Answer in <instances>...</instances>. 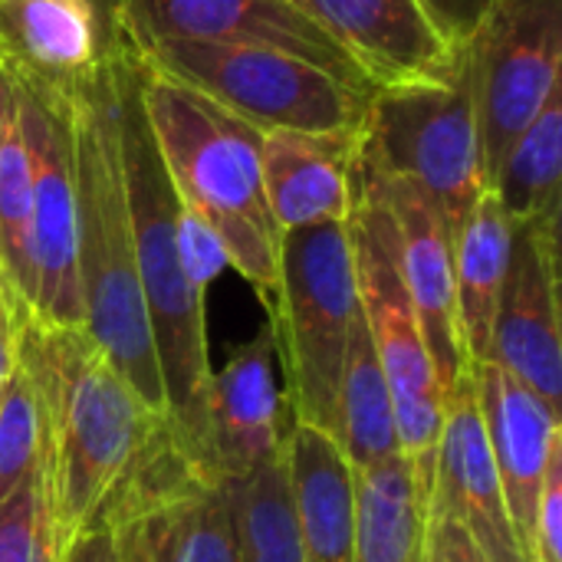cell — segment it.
I'll use <instances>...</instances> for the list:
<instances>
[{"instance_id": "obj_11", "label": "cell", "mask_w": 562, "mask_h": 562, "mask_svg": "<svg viewBox=\"0 0 562 562\" xmlns=\"http://www.w3.org/2000/svg\"><path fill=\"white\" fill-rule=\"evenodd\" d=\"M237 487L240 481L201 477L171 438L102 504L115 517H135L148 562H244Z\"/></svg>"}, {"instance_id": "obj_30", "label": "cell", "mask_w": 562, "mask_h": 562, "mask_svg": "<svg viewBox=\"0 0 562 562\" xmlns=\"http://www.w3.org/2000/svg\"><path fill=\"white\" fill-rule=\"evenodd\" d=\"M533 562H562V438L553 445L537 504Z\"/></svg>"}, {"instance_id": "obj_14", "label": "cell", "mask_w": 562, "mask_h": 562, "mask_svg": "<svg viewBox=\"0 0 562 562\" xmlns=\"http://www.w3.org/2000/svg\"><path fill=\"white\" fill-rule=\"evenodd\" d=\"M487 362L562 412L560 217L517 224Z\"/></svg>"}, {"instance_id": "obj_26", "label": "cell", "mask_w": 562, "mask_h": 562, "mask_svg": "<svg viewBox=\"0 0 562 562\" xmlns=\"http://www.w3.org/2000/svg\"><path fill=\"white\" fill-rule=\"evenodd\" d=\"M237 533L244 562H303L283 451L254 468L237 487Z\"/></svg>"}, {"instance_id": "obj_4", "label": "cell", "mask_w": 562, "mask_h": 562, "mask_svg": "<svg viewBox=\"0 0 562 562\" xmlns=\"http://www.w3.org/2000/svg\"><path fill=\"white\" fill-rule=\"evenodd\" d=\"M138 92L178 201L214 227L231 267L270 310L280 267V227L263 194L260 132L207 95L142 63Z\"/></svg>"}, {"instance_id": "obj_19", "label": "cell", "mask_w": 562, "mask_h": 562, "mask_svg": "<svg viewBox=\"0 0 562 562\" xmlns=\"http://www.w3.org/2000/svg\"><path fill=\"white\" fill-rule=\"evenodd\" d=\"M112 7L105 0H0V59L43 86H69L105 56Z\"/></svg>"}, {"instance_id": "obj_9", "label": "cell", "mask_w": 562, "mask_h": 562, "mask_svg": "<svg viewBox=\"0 0 562 562\" xmlns=\"http://www.w3.org/2000/svg\"><path fill=\"white\" fill-rule=\"evenodd\" d=\"M461 46L491 188L514 138L562 86V0H494Z\"/></svg>"}, {"instance_id": "obj_38", "label": "cell", "mask_w": 562, "mask_h": 562, "mask_svg": "<svg viewBox=\"0 0 562 562\" xmlns=\"http://www.w3.org/2000/svg\"><path fill=\"white\" fill-rule=\"evenodd\" d=\"M105 3H109V7H112V0H105Z\"/></svg>"}, {"instance_id": "obj_28", "label": "cell", "mask_w": 562, "mask_h": 562, "mask_svg": "<svg viewBox=\"0 0 562 562\" xmlns=\"http://www.w3.org/2000/svg\"><path fill=\"white\" fill-rule=\"evenodd\" d=\"M46 454L40 468L0 504V562H56Z\"/></svg>"}, {"instance_id": "obj_21", "label": "cell", "mask_w": 562, "mask_h": 562, "mask_svg": "<svg viewBox=\"0 0 562 562\" xmlns=\"http://www.w3.org/2000/svg\"><path fill=\"white\" fill-rule=\"evenodd\" d=\"M517 224L504 214L491 191L468 211L454 234V303L471 366L491 359L494 316L507 280Z\"/></svg>"}, {"instance_id": "obj_39", "label": "cell", "mask_w": 562, "mask_h": 562, "mask_svg": "<svg viewBox=\"0 0 562 562\" xmlns=\"http://www.w3.org/2000/svg\"><path fill=\"white\" fill-rule=\"evenodd\" d=\"M112 3H115V0H112Z\"/></svg>"}, {"instance_id": "obj_25", "label": "cell", "mask_w": 562, "mask_h": 562, "mask_svg": "<svg viewBox=\"0 0 562 562\" xmlns=\"http://www.w3.org/2000/svg\"><path fill=\"white\" fill-rule=\"evenodd\" d=\"M514 224L560 217L562 201V86L507 148L491 188Z\"/></svg>"}, {"instance_id": "obj_10", "label": "cell", "mask_w": 562, "mask_h": 562, "mask_svg": "<svg viewBox=\"0 0 562 562\" xmlns=\"http://www.w3.org/2000/svg\"><path fill=\"white\" fill-rule=\"evenodd\" d=\"M13 82L33 181V316L49 326H82L76 273V181L66 105L53 86L20 72H13Z\"/></svg>"}, {"instance_id": "obj_3", "label": "cell", "mask_w": 562, "mask_h": 562, "mask_svg": "<svg viewBox=\"0 0 562 562\" xmlns=\"http://www.w3.org/2000/svg\"><path fill=\"white\" fill-rule=\"evenodd\" d=\"M115 53V122H119V161L125 204L132 221L135 267L145 296V313L151 326L155 359L161 372V389L168 402V425L184 451L188 464L201 474L207 468V389H211V356H207V319L204 303L178 260L175 217L178 194L155 148L142 92L138 63L132 49L112 30Z\"/></svg>"}, {"instance_id": "obj_31", "label": "cell", "mask_w": 562, "mask_h": 562, "mask_svg": "<svg viewBox=\"0 0 562 562\" xmlns=\"http://www.w3.org/2000/svg\"><path fill=\"white\" fill-rule=\"evenodd\" d=\"M56 562H122L115 514L105 504H99L82 520V527L63 543Z\"/></svg>"}, {"instance_id": "obj_35", "label": "cell", "mask_w": 562, "mask_h": 562, "mask_svg": "<svg viewBox=\"0 0 562 562\" xmlns=\"http://www.w3.org/2000/svg\"><path fill=\"white\" fill-rule=\"evenodd\" d=\"M10 369H13V329H10L7 313L0 306V382L7 379Z\"/></svg>"}, {"instance_id": "obj_15", "label": "cell", "mask_w": 562, "mask_h": 562, "mask_svg": "<svg viewBox=\"0 0 562 562\" xmlns=\"http://www.w3.org/2000/svg\"><path fill=\"white\" fill-rule=\"evenodd\" d=\"M207 481H244L277 458L293 425L273 323L247 339L207 389Z\"/></svg>"}, {"instance_id": "obj_27", "label": "cell", "mask_w": 562, "mask_h": 562, "mask_svg": "<svg viewBox=\"0 0 562 562\" xmlns=\"http://www.w3.org/2000/svg\"><path fill=\"white\" fill-rule=\"evenodd\" d=\"M46 454V425L26 372L13 362L0 382V504L40 468Z\"/></svg>"}, {"instance_id": "obj_20", "label": "cell", "mask_w": 562, "mask_h": 562, "mask_svg": "<svg viewBox=\"0 0 562 562\" xmlns=\"http://www.w3.org/2000/svg\"><path fill=\"white\" fill-rule=\"evenodd\" d=\"M286 487L303 562H352L356 553V471L339 445L293 422L283 445Z\"/></svg>"}, {"instance_id": "obj_7", "label": "cell", "mask_w": 562, "mask_h": 562, "mask_svg": "<svg viewBox=\"0 0 562 562\" xmlns=\"http://www.w3.org/2000/svg\"><path fill=\"white\" fill-rule=\"evenodd\" d=\"M346 224L356 257L359 306L392 392L398 448L415 474L418 501L428 510L435 491L438 441L445 425V395L438 389V375L402 280L392 214L382 204V198L356 175L352 211Z\"/></svg>"}, {"instance_id": "obj_33", "label": "cell", "mask_w": 562, "mask_h": 562, "mask_svg": "<svg viewBox=\"0 0 562 562\" xmlns=\"http://www.w3.org/2000/svg\"><path fill=\"white\" fill-rule=\"evenodd\" d=\"M428 550L435 553L438 562H484L471 533L451 517L428 520Z\"/></svg>"}, {"instance_id": "obj_32", "label": "cell", "mask_w": 562, "mask_h": 562, "mask_svg": "<svg viewBox=\"0 0 562 562\" xmlns=\"http://www.w3.org/2000/svg\"><path fill=\"white\" fill-rule=\"evenodd\" d=\"M494 0H422V7L428 10V16L438 23V30L461 46L481 23V16L487 13Z\"/></svg>"}, {"instance_id": "obj_36", "label": "cell", "mask_w": 562, "mask_h": 562, "mask_svg": "<svg viewBox=\"0 0 562 562\" xmlns=\"http://www.w3.org/2000/svg\"><path fill=\"white\" fill-rule=\"evenodd\" d=\"M13 99H16V82H13V72L7 69V63L0 59V125H3Z\"/></svg>"}, {"instance_id": "obj_18", "label": "cell", "mask_w": 562, "mask_h": 562, "mask_svg": "<svg viewBox=\"0 0 562 562\" xmlns=\"http://www.w3.org/2000/svg\"><path fill=\"white\" fill-rule=\"evenodd\" d=\"M359 138L326 132L260 135L263 194L280 234L349 221Z\"/></svg>"}, {"instance_id": "obj_16", "label": "cell", "mask_w": 562, "mask_h": 562, "mask_svg": "<svg viewBox=\"0 0 562 562\" xmlns=\"http://www.w3.org/2000/svg\"><path fill=\"white\" fill-rule=\"evenodd\" d=\"M323 30L352 66L375 86L445 79L458 59L454 46L428 16L422 0H290Z\"/></svg>"}, {"instance_id": "obj_12", "label": "cell", "mask_w": 562, "mask_h": 562, "mask_svg": "<svg viewBox=\"0 0 562 562\" xmlns=\"http://www.w3.org/2000/svg\"><path fill=\"white\" fill-rule=\"evenodd\" d=\"M352 175L366 181L392 214L402 280L415 306L438 375V389L448 405L458 382L471 372V359L458 323V303H454V231L441 204L415 181L379 175L366 168L359 158L352 165Z\"/></svg>"}, {"instance_id": "obj_29", "label": "cell", "mask_w": 562, "mask_h": 562, "mask_svg": "<svg viewBox=\"0 0 562 562\" xmlns=\"http://www.w3.org/2000/svg\"><path fill=\"white\" fill-rule=\"evenodd\" d=\"M175 240H178V260H181V270H184L188 283L201 296H207V286L231 267L221 237L214 234V227L198 211H191L188 204L178 201Z\"/></svg>"}, {"instance_id": "obj_1", "label": "cell", "mask_w": 562, "mask_h": 562, "mask_svg": "<svg viewBox=\"0 0 562 562\" xmlns=\"http://www.w3.org/2000/svg\"><path fill=\"white\" fill-rule=\"evenodd\" d=\"M13 362L43 408L49 510L63 550L109 491L175 431L138 398L86 326L26 316L13 326Z\"/></svg>"}, {"instance_id": "obj_22", "label": "cell", "mask_w": 562, "mask_h": 562, "mask_svg": "<svg viewBox=\"0 0 562 562\" xmlns=\"http://www.w3.org/2000/svg\"><path fill=\"white\" fill-rule=\"evenodd\" d=\"M336 445L352 464V471H366L385 464L402 454L395 431L392 392L366 326L362 306L349 333L342 379H339V405H336Z\"/></svg>"}, {"instance_id": "obj_34", "label": "cell", "mask_w": 562, "mask_h": 562, "mask_svg": "<svg viewBox=\"0 0 562 562\" xmlns=\"http://www.w3.org/2000/svg\"><path fill=\"white\" fill-rule=\"evenodd\" d=\"M115 530H119L122 562H148V557H145V543H142V533H138L135 517H115Z\"/></svg>"}, {"instance_id": "obj_6", "label": "cell", "mask_w": 562, "mask_h": 562, "mask_svg": "<svg viewBox=\"0 0 562 562\" xmlns=\"http://www.w3.org/2000/svg\"><path fill=\"white\" fill-rule=\"evenodd\" d=\"M132 56L142 66L207 95L260 135H362L375 95V89L346 82L303 56L270 46L161 40L132 49Z\"/></svg>"}, {"instance_id": "obj_5", "label": "cell", "mask_w": 562, "mask_h": 562, "mask_svg": "<svg viewBox=\"0 0 562 562\" xmlns=\"http://www.w3.org/2000/svg\"><path fill=\"white\" fill-rule=\"evenodd\" d=\"M359 316V283L349 224H316L280 234L270 323L290 415L336 441V405L346 346Z\"/></svg>"}, {"instance_id": "obj_13", "label": "cell", "mask_w": 562, "mask_h": 562, "mask_svg": "<svg viewBox=\"0 0 562 562\" xmlns=\"http://www.w3.org/2000/svg\"><path fill=\"white\" fill-rule=\"evenodd\" d=\"M112 30L132 49L161 40L270 46L303 56L346 82L375 89L290 0H115Z\"/></svg>"}, {"instance_id": "obj_23", "label": "cell", "mask_w": 562, "mask_h": 562, "mask_svg": "<svg viewBox=\"0 0 562 562\" xmlns=\"http://www.w3.org/2000/svg\"><path fill=\"white\" fill-rule=\"evenodd\" d=\"M428 547V510L415 474L398 454L356 471V553L352 562H422Z\"/></svg>"}, {"instance_id": "obj_24", "label": "cell", "mask_w": 562, "mask_h": 562, "mask_svg": "<svg viewBox=\"0 0 562 562\" xmlns=\"http://www.w3.org/2000/svg\"><path fill=\"white\" fill-rule=\"evenodd\" d=\"M33 181L16 99L0 125V306L10 329L33 316Z\"/></svg>"}, {"instance_id": "obj_8", "label": "cell", "mask_w": 562, "mask_h": 562, "mask_svg": "<svg viewBox=\"0 0 562 562\" xmlns=\"http://www.w3.org/2000/svg\"><path fill=\"white\" fill-rule=\"evenodd\" d=\"M356 158L379 175L425 188L458 234L487 191L464 46L445 79L375 89Z\"/></svg>"}, {"instance_id": "obj_17", "label": "cell", "mask_w": 562, "mask_h": 562, "mask_svg": "<svg viewBox=\"0 0 562 562\" xmlns=\"http://www.w3.org/2000/svg\"><path fill=\"white\" fill-rule=\"evenodd\" d=\"M471 369L507 520L514 527L524 560L533 562L537 504L553 445L562 438L560 412L550 408L537 392H530L497 362H481Z\"/></svg>"}, {"instance_id": "obj_2", "label": "cell", "mask_w": 562, "mask_h": 562, "mask_svg": "<svg viewBox=\"0 0 562 562\" xmlns=\"http://www.w3.org/2000/svg\"><path fill=\"white\" fill-rule=\"evenodd\" d=\"M112 43L95 69L59 89L72 138L76 273L82 326L105 352V359L128 379L138 398L155 415L168 418L122 184Z\"/></svg>"}, {"instance_id": "obj_37", "label": "cell", "mask_w": 562, "mask_h": 562, "mask_svg": "<svg viewBox=\"0 0 562 562\" xmlns=\"http://www.w3.org/2000/svg\"><path fill=\"white\" fill-rule=\"evenodd\" d=\"M422 562H438V560H435V553H431L428 547H425V560H422Z\"/></svg>"}]
</instances>
